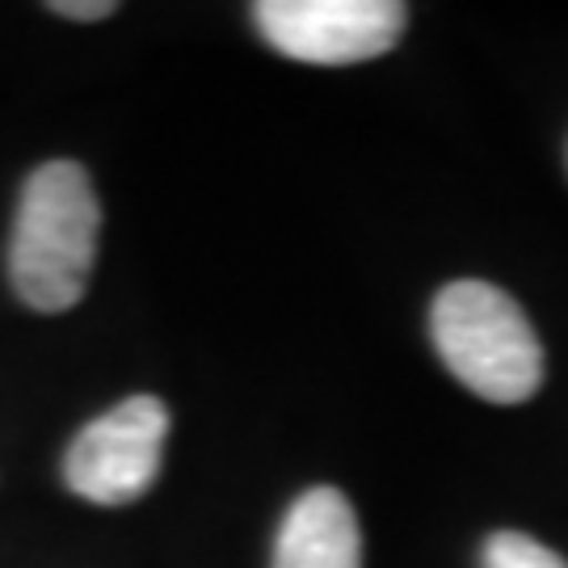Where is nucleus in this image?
Here are the masks:
<instances>
[{
  "label": "nucleus",
  "mask_w": 568,
  "mask_h": 568,
  "mask_svg": "<svg viewBox=\"0 0 568 568\" xmlns=\"http://www.w3.org/2000/svg\"><path fill=\"white\" fill-rule=\"evenodd\" d=\"M253 21L286 60L345 68L392 51L408 9L400 0H262L253 4Z\"/></svg>",
  "instance_id": "4"
},
{
  "label": "nucleus",
  "mask_w": 568,
  "mask_h": 568,
  "mask_svg": "<svg viewBox=\"0 0 568 568\" xmlns=\"http://www.w3.org/2000/svg\"><path fill=\"white\" fill-rule=\"evenodd\" d=\"M51 9H55V13H63V18L98 21V18H110L119 4H114V0H55Z\"/></svg>",
  "instance_id": "7"
},
{
  "label": "nucleus",
  "mask_w": 568,
  "mask_h": 568,
  "mask_svg": "<svg viewBox=\"0 0 568 568\" xmlns=\"http://www.w3.org/2000/svg\"><path fill=\"white\" fill-rule=\"evenodd\" d=\"M161 396H131L77 434L63 455L68 488L93 506H126L156 485L169 438Z\"/></svg>",
  "instance_id": "3"
},
{
  "label": "nucleus",
  "mask_w": 568,
  "mask_h": 568,
  "mask_svg": "<svg viewBox=\"0 0 568 568\" xmlns=\"http://www.w3.org/2000/svg\"><path fill=\"white\" fill-rule=\"evenodd\" d=\"M429 337L450 375L488 405H523L544 384V345L501 286L459 278L429 307Z\"/></svg>",
  "instance_id": "2"
},
{
  "label": "nucleus",
  "mask_w": 568,
  "mask_h": 568,
  "mask_svg": "<svg viewBox=\"0 0 568 568\" xmlns=\"http://www.w3.org/2000/svg\"><path fill=\"white\" fill-rule=\"evenodd\" d=\"M274 568H363V530L342 488L316 485L286 509Z\"/></svg>",
  "instance_id": "5"
},
{
  "label": "nucleus",
  "mask_w": 568,
  "mask_h": 568,
  "mask_svg": "<svg viewBox=\"0 0 568 568\" xmlns=\"http://www.w3.org/2000/svg\"><path fill=\"white\" fill-rule=\"evenodd\" d=\"M485 568H568L565 556L544 548L523 530H497L485 544Z\"/></svg>",
  "instance_id": "6"
},
{
  "label": "nucleus",
  "mask_w": 568,
  "mask_h": 568,
  "mask_svg": "<svg viewBox=\"0 0 568 568\" xmlns=\"http://www.w3.org/2000/svg\"><path fill=\"white\" fill-rule=\"evenodd\" d=\"M102 206L77 161L39 164L21 185L18 224L9 241V278L26 307L68 312L84 300L98 262Z\"/></svg>",
  "instance_id": "1"
}]
</instances>
